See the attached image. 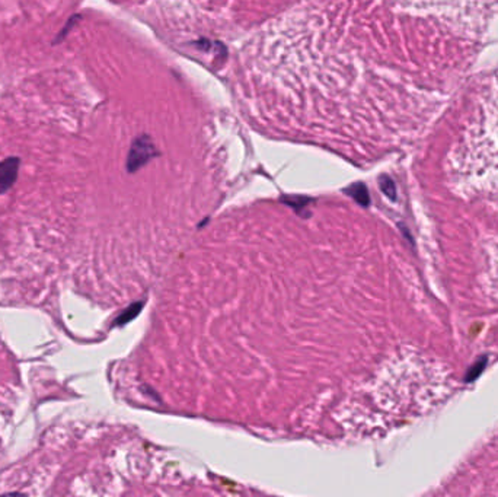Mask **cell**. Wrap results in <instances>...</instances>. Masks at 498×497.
<instances>
[{"label": "cell", "mask_w": 498, "mask_h": 497, "mask_svg": "<svg viewBox=\"0 0 498 497\" xmlns=\"http://www.w3.org/2000/svg\"><path fill=\"white\" fill-rule=\"evenodd\" d=\"M348 193H350V196H351L355 201L360 203L362 206H367L369 201H370L367 189H366L363 184H355V186H352V187L348 190Z\"/></svg>", "instance_id": "cell-4"}, {"label": "cell", "mask_w": 498, "mask_h": 497, "mask_svg": "<svg viewBox=\"0 0 498 497\" xmlns=\"http://www.w3.org/2000/svg\"><path fill=\"white\" fill-rule=\"evenodd\" d=\"M141 305H143V303H136L134 306H131V308H128L118 319H117V321H116V324L117 326H123V324H127L128 321H130V319H133L138 312H140V309H141Z\"/></svg>", "instance_id": "cell-5"}, {"label": "cell", "mask_w": 498, "mask_h": 497, "mask_svg": "<svg viewBox=\"0 0 498 497\" xmlns=\"http://www.w3.org/2000/svg\"><path fill=\"white\" fill-rule=\"evenodd\" d=\"M380 186H382V190L385 191V194H386L387 197H390V199H395V186H394V183H392V181L387 180V179H383Z\"/></svg>", "instance_id": "cell-6"}, {"label": "cell", "mask_w": 498, "mask_h": 497, "mask_svg": "<svg viewBox=\"0 0 498 497\" xmlns=\"http://www.w3.org/2000/svg\"><path fill=\"white\" fill-rule=\"evenodd\" d=\"M418 9L432 12L459 28H475L484 22L497 0H411Z\"/></svg>", "instance_id": "cell-2"}, {"label": "cell", "mask_w": 498, "mask_h": 497, "mask_svg": "<svg viewBox=\"0 0 498 497\" xmlns=\"http://www.w3.org/2000/svg\"><path fill=\"white\" fill-rule=\"evenodd\" d=\"M19 165V158H8L0 162V194H5L15 184L18 179Z\"/></svg>", "instance_id": "cell-3"}, {"label": "cell", "mask_w": 498, "mask_h": 497, "mask_svg": "<svg viewBox=\"0 0 498 497\" xmlns=\"http://www.w3.org/2000/svg\"><path fill=\"white\" fill-rule=\"evenodd\" d=\"M454 161L464 184L478 191L498 194V85L485 94Z\"/></svg>", "instance_id": "cell-1"}]
</instances>
